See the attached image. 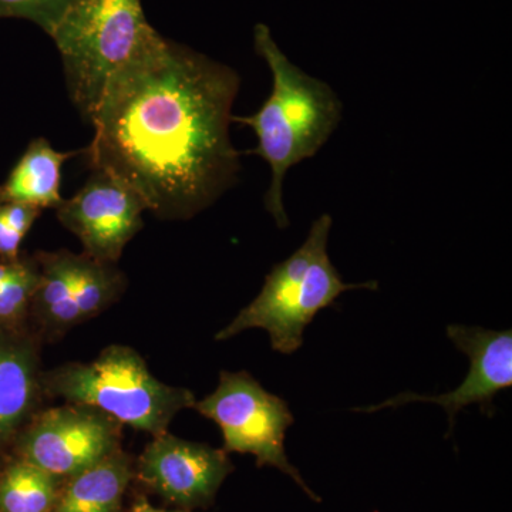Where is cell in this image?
I'll return each mask as SVG.
<instances>
[{
    "label": "cell",
    "instance_id": "6da1fadb",
    "mask_svg": "<svg viewBox=\"0 0 512 512\" xmlns=\"http://www.w3.org/2000/svg\"><path fill=\"white\" fill-rule=\"evenodd\" d=\"M239 83L231 67L167 40L107 87L84 156L158 218L188 220L237 181L229 126Z\"/></svg>",
    "mask_w": 512,
    "mask_h": 512
},
{
    "label": "cell",
    "instance_id": "ba28073f",
    "mask_svg": "<svg viewBox=\"0 0 512 512\" xmlns=\"http://www.w3.org/2000/svg\"><path fill=\"white\" fill-rule=\"evenodd\" d=\"M146 202L130 185L93 170L82 190L56 208L57 220L82 242L96 261L117 264L124 248L143 228Z\"/></svg>",
    "mask_w": 512,
    "mask_h": 512
},
{
    "label": "cell",
    "instance_id": "8fae6325",
    "mask_svg": "<svg viewBox=\"0 0 512 512\" xmlns=\"http://www.w3.org/2000/svg\"><path fill=\"white\" fill-rule=\"evenodd\" d=\"M39 340L0 328V450L15 440L45 396Z\"/></svg>",
    "mask_w": 512,
    "mask_h": 512
},
{
    "label": "cell",
    "instance_id": "ffe728a7",
    "mask_svg": "<svg viewBox=\"0 0 512 512\" xmlns=\"http://www.w3.org/2000/svg\"><path fill=\"white\" fill-rule=\"evenodd\" d=\"M23 235L9 227L0 215V258L5 261H16L19 258V248Z\"/></svg>",
    "mask_w": 512,
    "mask_h": 512
},
{
    "label": "cell",
    "instance_id": "44dd1931",
    "mask_svg": "<svg viewBox=\"0 0 512 512\" xmlns=\"http://www.w3.org/2000/svg\"><path fill=\"white\" fill-rule=\"evenodd\" d=\"M131 512H190V511H164L158 510V508L153 507L150 503H148L147 498L140 495L137 497L136 503L133 505V510Z\"/></svg>",
    "mask_w": 512,
    "mask_h": 512
},
{
    "label": "cell",
    "instance_id": "3957f363",
    "mask_svg": "<svg viewBox=\"0 0 512 512\" xmlns=\"http://www.w3.org/2000/svg\"><path fill=\"white\" fill-rule=\"evenodd\" d=\"M50 37L70 99L89 123L110 83L167 42L148 22L141 0H73Z\"/></svg>",
    "mask_w": 512,
    "mask_h": 512
},
{
    "label": "cell",
    "instance_id": "7c38bea8",
    "mask_svg": "<svg viewBox=\"0 0 512 512\" xmlns=\"http://www.w3.org/2000/svg\"><path fill=\"white\" fill-rule=\"evenodd\" d=\"M39 268V282L29 318L46 338H59L74 326L82 325L74 302L80 254L67 249L39 252L35 256Z\"/></svg>",
    "mask_w": 512,
    "mask_h": 512
},
{
    "label": "cell",
    "instance_id": "9a60e30c",
    "mask_svg": "<svg viewBox=\"0 0 512 512\" xmlns=\"http://www.w3.org/2000/svg\"><path fill=\"white\" fill-rule=\"evenodd\" d=\"M62 478L16 457L0 470V512H52Z\"/></svg>",
    "mask_w": 512,
    "mask_h": 512
},
{
    "label": "cell",
    "instance_id": "ac0fdd59",
    "mask_svg": "<svg viewBox=\"0 0 512 512\" xmlns=\"http://www.w3.org/2000/svg\"><path fill=\"white\" fill-rule=\"evenodd\" d=\"M73 0H0V18L30 20L52 35Z\"/></svg>",
    "mask_w": 512,
    "mask_h": 512
},
{
    "label": "cell",
    "instance_id": "7a4b0ae2",
    "mask_svg": "<svg viewBox=\"0 0 512 512\" xmlns=\"http://www.w3.org/2000/svg\"><path fill=\"white\" fill-rule=\"evenodd\" d=\"M254 47L271 70L272 92L256 113L232 116V123L254 130L258 146L248 154L265 160L272 173L265 208L279 228H286L285 175L328 143L342 120V103L328 83L309 76L288 59L264 23L255 26Z\"/></svg>",
    "mask_w": 512,
    "mask_h": 512
},
{
    "label": "cell",
    "instance_id": "277c9868",
    "mask_svg": "<svg viewBox=\"0 0 512 512\" xmlns=\"http://www.w3.org/2000/svg\"><path fill=\"white\" fill-rule=\"evenodd\" d=\"M332 217L320 215L308 238L288 259L275 265L254 301L215 335L217 342L234 338L248 329H264L272 349L292 355L303 345V332L323 309L343 292L373 289L377 282L346 284L328 254Z\"/></svg>",
    "mask_w": 512,
    "mask_h": 512
},
{
    "label": "cell",
    "instance_id": "8992f818",
    "mask_svg": "<svg viewBox=\"0 0 512 512\" xmlns=\"http://www.w3.org/2000/svg\"><path fill=\"white\" fill-rule=\"evenodd\" d=\"M194 409L220 427L225 453L251 454L256 467H274L288 474L320 503L286 457V430L295 421L288 403L266 392L248 372H221L217 389L195 402Z\"/></svg>",
    "mask_w": 512,
    "mask_h": 512
},
{
    "label": "cell",
    "instance_id": "7402d4cb",
    "mask_svg": "<svg viewBox=\"0 0 512 512\" xmlns=\"http://www.w3.org/2000/svg\"><path fill=\"white\" fill-rule=\"evenodd\" d=\"M0 204H2V198H0Z\"/></svg>",
    "mask_w": 512,
    "mask_h": 512
},
{
    "label": "cell",
    "instance_id": "52a82bcc",
    "mask_svg": "<svg viewBox=\"0 0 512 512\" xmlns=\"http://www.w3.org/2000/svg\"><path fill=\"white\" fill-rule=\"evenodd\" d=\"M123 426L83 404L37 412L16 437L18 457L47 473L70 478L120 450Z\"/></svg>",
    "mask_w": 512,
    "mask_h": 512
},
{
    "label": "cell",
    "instance_id": "30bf717a",
    "mask_svg": "<svg viewBox=\"0 0 512 512\" xmlns=\"http://www.w3.org/2000/svg\"><path fill=\"white\" fill-rule=\"evenodd\" d=\"M447 335L470 359V372L458 389L440 396H420V394L406 392L376 406L355 409V412H380L384 409H397L403 404L419 402L440 404L448 414V424H450L448 433L450 434L453 433L457 414L471 404H478L483 414L494 416V397L512 386L511 330L497 332V330L451 325L447 328Z\"/></svg>",
    "mask_w": 512,
    "mask_h": 512
},
{
    "label": "cell",
    "instance_id": "9c48e42d",
    "mask_svg": "<svg viewBox=\"0 0 512 512\" xmlns=\"http://www.w3.org/2000/svg\"><path fill=\"white\" fill-rule=\"evenodd\" d=\"M234 471L228 453L163 433L144 448L134 478L181 510L208 508L225 478Z\"/></svg>",
    "mask_w": 512,
    "mask_h": 512
},
{
    "label": "cell",
    "instance_id": "5b68a950",
    "mask_svg": "<svg viewBox=\"0 0 512 512\" xmlns=\"http://www.w3.org/2000/svg\"><path fill=\"white\" fill-rule=\"evenodd\" d=\"M45 396L109 414L121 426L156 437L181 410L194 409V393L160 382L143 356L126 345H110L92 362H72L43 373Z\"/></svg>",
    "mask_w": 512,
    "mask_h": 512
},
{
    "label": "cell",
    "instance_id": "4fadbf2b",
    "mask_svg": "<svg viewBox=\"0 0 512 512\" xmlns=\"http://www.w3.org/2000/svg\"><path fill=\"white\" fill-rule=\"evenodd\" d=\"M134 478L133 458L123 450L66 478L52 512H123V498Z\"/></svg>",
    "mask_w": 512,
    "mask_h": 512
},
{
    "label": "cell",
    "instance_id": "e0dca14e",
    "mask_svg": "<svg viewBox=\"0 0 512 512\" xmlns=\"http://www.w3.org/2000/svg\"><path fill=\"white\" fill-rule=\"evenodd\" d=\"M39 282L36 259H18L15 271L0 285V328L23 329Z\"/></svg>",
    "mask_w": 512,
    "mask_h": 512
},
{
    "label": "cell",
    "instance_id": "d6986e66",
    "mask_svg": "<svg viewBox=\"0 0 512 512\" xmlns=\"http://www.w3.org/2000/svg\"><path fill=\"white\" fill-rule=\"evenodd\" d=\"M40 208L35 205L23 204V202H3L0 204V215L10 228L15 229L20 235L26 237L33 227L39 215Z\"/></svg>",
    "mask_w": 512,
    "mask_h": 512
},
{
    "label": "cell",
    "instance_id": "5bb4252c",
    "mask_svg": "<svg viewBox=\"0 0 512 512\" xmlns=\"http://www.w3.org/2000/svg\"><path fill=\"white\" fill-rule=\"evenodd\" d=\"M84 150L60 153L45 138H36L13 168L8 181L0 187L3 202H23L35 205L40 210L57 208L63 202L60 195L62 167Z\"/></svg>",
    "mask_w": 512,
    "mask_h": 512
},
{
    "label": "cell",
    "instance_id": "2e32d148",
    "mask_svg": "<svg viewBox=\"0 0 512 512\" xmlns=\"http://www.w3.org/2000/svg\"><path fill=\"white\" fill-rule=\"evenodd\" d=\"M127 288L126 275L116 264L96 261L80 254L74 302L79 311L80 322L97 318L111 308Z\"/></svg>",
    "mask_w": 512,
    "mask_h": 512
}]
</instances>
